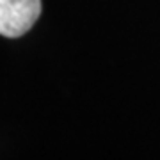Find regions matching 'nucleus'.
Returning <instances> with one entry per match:
<instances>
[{
  "mask_svg": "<svg viewBox=\"0 0 160 160\" xmlns=\"http://www.w3.org/2000/svg\"><path fill=\"white\" fill-rule=\"evenodd\" d=\"M41 14V0H0V36L27 34Z\"/></svg>",
  "mask_w": 160,
  "mask_h": 160,
  "instance_id": "nucleus-1",
  "label": "nucleus"
}]
</instances>
